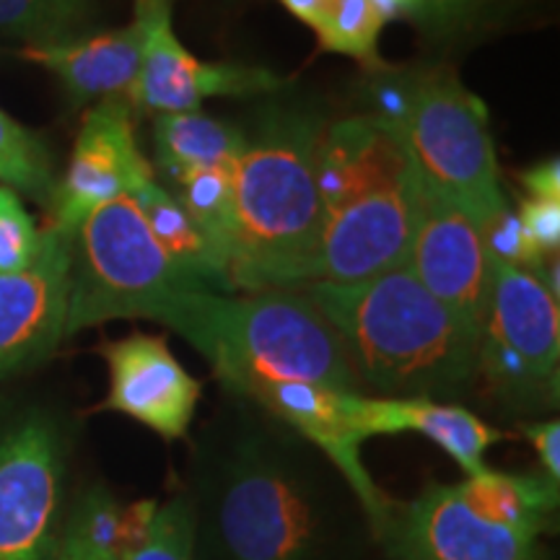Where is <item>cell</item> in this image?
Returning <instances> with one entry per match:
<instances>
[{
  "instance_id": "ffe728a7",
  "label": "cell",
  "mask_w": 560,
  "mask_h": 560,
  "mask_svg": "<svg viewBox=\"0 0 560 560\" xmlns=\"http://www.w3.org/2000/svg\"><path fill=\"white\" fill-rule=\"evenodd\" d=\"M153 145H156L153 172L164 179V185H170L185 172L236 164L244 149V130L215 120L200 109L172 112V115H159L153 122Z\"/></svg>"
},
{
  "instance_id": "5b68a950",
  "label": "cell",
  "mask_w": 560,
  "mask_h": 560,
  "mask_svg": "<svg viewBox=\"0 0 560 560\" xmlns=\"http://www.w3.org/2000/svg\"><path fill=\"white\" fill-rule=\"evenodd\" d=\"M149 319L190 342L229 395H240L255 382L363 389L338 332L304 291L179 289Z\"/></svg>"
},
{
  "instance_id": "7402d4cb",
  "label": "cell",
  "mask_w": 560,
  "mask_h": 560,
  "mask_svg": "<svg viewBox=\"0 0 560 560\" xmlns=\"http://www.w3.org/2000/svg\"><path fill=\"white\" fill-rule=\"evenodd\" d=\"M234 166H206L185 172L170 185V190L185 213L190 215L206 240L219 249L229 270L231 247H234L236 208H234Z\"/></svg>"
},
{
  "instance_id": "7a4b0ae2",
  "label": "cell",
  "mask_w": 560,
  "mask_h": 560,
  "mask_svg": "<svg viewBox=\"0 0 560 560\" xmlns=\"http://www.w3.org/2000/svg\"><path fill=\"white\" fill-rule=\"evenodd\" d=\"M346 348L361 387L380 397L465 395L478 382L480 332L397 265L361 283L304 289Z\"/></svg>"
},
{
  "instance_id": "d4e9b609",
  "label": "cell",
  "mask_w": 560,
  "mask_h": 560,
  "mask_svg": "<svg viewBox=\"0 0 560 560\" xmlns=\"http://www.w3.org/2000/svg\"><path fill=\"white\" fill-rule=\"evenodd\" d=\"M125 514L102 490L83 493L68 511L55 560H122Z\"/></svg>"
},
{
  "instance_id": "83f0119b",
  "label": "cell",
  "mask_w": 560,
  "mask_h": 560,
  "mask_svg": "<svg viewBox=\"0 0 560 560\" xmlns=\"http://www.w3.org/2000/svg\"><path fill=\"white\" fill-rule=\"evenodd\" d=\"M482 242H486L490 260L495 265H511V268L535 272L545 260H548V257L532 244L527 231H524L520 221V213H516V208H511L509 202L486 223V226H482Z\"/></svg>"
},
{
  "instance_id": "7c38bea8",
  "label": "cell",
  "mask_w": 560,
  "mask_h": 560,
  "mask_svg": "<svg viewBox=\"0 0 560 560\" xmlns=\"http://www.w3.org/2000/svg\"><path fill=\"white\" fill-rule=\"evenodd\" d=\"M402 265L465 325L475 332L482 330L493 285V260L482 242V229L467 210L433 190L423 177Z\"/></svg>"
},
{
  "instance_id": "836d02e7",
  "label": "cell",
  "mask_w": 560,
  "mask_h": 560,
  "mask_svg": "<svg viewBox=\"0 0 560 560\" xmlns=\"http://www.w3.org/2000/svg\"><path fill=\"white\" fill-rule=\"evenodd\" d=\"M371 3H374V9L380 11L384 24L397 19L416 21L418 16V0H371Z\"/></svg>"
},
{
  "instance_id": "52a82bcc",
  "label": "cell",
  "mask_w": 560,
  "mask_h": 560,
  "mask_svg": "<svg viewBox=\"0 0 560 560\" xmlns=\"http://www.w3.org/2000/svg\"><path fill=\"white\" fill-rule=\"evenodd\" d=\"M179 289H192L153 240L130 195L107 202L70 234L66 338L112 319H149Z\"/></svg>"
},
{
  "instance_id": "2e32d148",
  "label": "cell",
  "mask_w": 560,
  "mask_h": 560,
  "mask_svg": "<svg viewBox=\"0 0 560 560\" xmlns=\"http://www.w3.org/2000/svg\"><path fill=\"white\" fill-rule=\"evenodd\" d=\"M70 234L47 223L30 268L0 276V380L45 361L66 338Z\"/></svg>"
},
{
  "instance_id": "3957f363",
  "label": "cell",
  "mask_w": 560,
  "mask_h": 560,
  "mask_svg": "<svg viewBox=\"0 0 560 560\" xmlns=\"http://www.w3.org/2000/svg\"><path fill=\"white\" fill-rule=\"evenodd\" d=\"M314 170L322 202L314 283H361L402 265L420 174L397 130L371 115L325 120Z\"/></svg>"
},
{
  "instance_id": "e0dca14e",
  "label": "cell",
  "mask_w": 560,
  "mask_h": 560,
  "mask_svg": "<svg viewBox=\"0 0 560 560\" xmlns=\"http://www.w3.org/2000/svg\"><path fill=\"white\" fill-rule=\"evenodd\" d=\"M346 410L363 441L418 433L450 454L467 478L486 470V454L506 439V433L488 425L472 410L431 397H371L348 392Z\"/></svg>"
},
{
  "instance_id": "277c9868",
  "label": "cell",
  "mask_w": 560,
  "mask_h": 560,
  "mask_svg": "<svg viewBox=\"0 0 560 560\" xmlns=\"http://www.w3.org/2000/svg\"><path fill=\"white\" fill-rule=\"evenodd\" d=\"M322 122L310 112L272 109L244 132L234 166L231 293L304 291L317 280L322 202L314 153Z\"/></svg>"
},
{
  "instance_id": "8992f818",
  "label": "cell",
  "mask_w": 560,
  "mask_h": 560,
  "mask_svg": "<svg viewBox=\"0 0 560 560\" xmlns=\"http://www.w3.org/2000/svg\"><path fill=\"white\" fill-rule=\"evenodd\" d=\"M395 130L420 177L467 210L480 229L509 202L486 102L452 70H410Z\"/></svg>"
},
{
  "instance_id": "603a6c76",
  "label": "cell",
  "mask_w": 560,
  "mask_h": 560,
  "mask_svg": "<svg viewBox=\"0 0 560 560\" xmlns=\"http://www.w3.org/2000/svg\"><path fill=\"white\" fill-rule=\"evenodd\" d=\"M125 516L122 560H195L192 520L185 493L170 501L138 503Z\"/></svg>"
},
{
  "instance_id": "ba28073f",
  "label": "cell",
  "mask_w": 560,
  "mask_h": 560,
  "mask_svg": "<svg viewBox=\"0 0 560 560\" xmlns=\"http://www.w3.org/2000/svg\"><path fill=\"white\" fill-rule=\"evenodd\" d=\"M478 380L503 408L550 410L560 395V306L535 272L493 262Z\"/></svg>"
},
{
  "instance_id": "9a60e30c",
  "label": "cell",
  "mask_w": 560,
  "mask_h": 560,
  "mask_svg": "<svg viewBox=\"0 0 560 560\" xmlns=\"http://www.w3.org/2000/svg\"><path fill=\"white\" fill-rule=\"evenodd\" d=\"M348 392L322 387L312 382H255L236 397L255 402L257 408L299 433L330 459V465L342 475L371 527L374 540H380L384 524L395 501L371 478L363 465V441L350 423L346 410Z\"/></svg>"
},
{
  "instance_id": "1f68e13d",
  "label": "cell",
  "mask_w": 560,
  "mask_h": 560,
  "mask_svg": "<svg viewBox=\"0 0 560 560\" xmlns=\"http://www.w3.org/2000/svg\"><path fill=\"white\" fill-rule=\"evenodd\" d=\"M520 182L532 200H560V161L552 156L529 166L520 172Z\"/></svg>"
},
{
  "instance_id": "ac0fdd59",
  "label": "cell",
  "mask_w": 560,
  "mask_h": 560,
  "mask_svg": "<svg viewBox=\"0 0 560 560\" xmlns=\"http://www.w3.org/2000/svg\"><path fill=\"white\" fill-rule=\"evenodd\" d=\"M26 62L50 70L73 104L128 100L143 58V30L136 19L109 32H94L62 45L24 47Z\"/></svg>"
},
{
  "instance_id": "5bb4252c",
  "label": "cell",
  "mask_w": 560,
  "mask_h": 560,
  "mask_svg": "<svg viewBox=\"0 0 560 560\" xmlns=\"http://www.w3.org/2000/svg\"><path fill=\"white\" fill-rule=\"evenodd\" d=\"M100 355L109 376L100 410L136 420L164 441L187 439L202 384L177 361L164 335L130 332L102 342Z\"/></svg>"
},
{
  "instance_id": "484cf974",
  "label": "cell",
  "mask_w": 560,
  "mask_h": 560,
  "mask_svg": "<svg viewBox=\"0 0 560 560\" xmlns=\"http://www.w3.org/2000/svg\"><path fill=\"white\" fill-rule=\"evenodd\" d=\"M384 21L371 0H330L317 32L319 50L346 55L361 62L363 68L380 70V34Z\"/></svg>"
},
{
  "instance_id": "cb8c5ba5",
  "label": "cell",
  "mask_w": 560,
  "mask_h": 560,
  "mask_svg": "<svg viewBox=\"0 0 560 560\" xmlns=\"http://www.w3.org/2000/svg\"><path fill=\"white\" fill-rule=\"evenodd\" d=\"M0 185L26 195L47 210L58 185L55 156L45 138L24 128L3 109H0Z\"/></svg>"
},
{
  "instance_id": "6da1fadb",
  "label": "cell",
  "mask_w": 560,
  "mask_h": 560,
  "mask_svg": "<svg viewBox=\"0 0 560 560\" xmlns=\"http://www.w3.org/2000/svg\"><path fill=\"white\" fill-rule=\"evenodd\" d=\"M229 397L192 450L195 560H363L374 535L330 459L255 402Z\"/></svg>"
},
{
  "instance_id": "f1b7e54d",
  "label": "cell",
  "mask_w": 560,
  "mask_h": 560,
  "mask_svg": "<svg viewBox=\"0 0 560 560\" xmlns=\"http://www.w3.org/2000/svg\"><path fill=\"white\" fill-rule=\"evenodd\" d=\"M499 0H418L416 21L431 34H450L470 30Z\"/></svg>"
},
{
  "instance_id": "8fae6325",
  "label": "cell",
  "mask_w": 560,
  "mask_h": 560,
  "mask_svg": "<svg viewBox=\"0 0 560 560\" xmlns=\"http://www.w3.org/2000/svg\"><path fill=\"white\" fill-rule=\"evenodd\" d=\"M174 0H132L143 30V58L128 102L153 115L195 112L210 96H260L280 89V75L244 62H206L182 45L172 24Z\"/></svg>"
},
{
  "instance_id": "4dcf8cb0",
  "label": "cell",
  "mask_w": 560,
  "mask_h": 560,
  "mask_svg": "<svg viewBox=\"0 0 560 560\" xmlns=\"http://www.w3.org/2000/svg\"><path fill=\"white\" fill-rule=\"evenodd\" d=\"M522 433H524V439L535 446L537 459H540V472L550 482L560 486V423H558V418L524 423Z\"/></svg>"
},
{
  "instance_id": "f546056e",
  "label": "cell",
  "mask_w": 560,
  "mask_h": 560,
  "mask_svg": "<svg viewBox=\"0 0 560 560\" xmlns=\"http://www.w3.org/2000/svg\"><path fill=\"white\" fill-rule=\"evenodd\" d=\"M527 236L545 257L558 255L560 247V200L524 198L516 208Z\"/></svg>"
},
{
  "instance_id": "4316f807",
  "label": "cell",
  "mask_w": 560,
  "mask_h": 560,
  "mask_svg": "<svg viewBox=\"0 0 560 560\" xmlns=\"http://www.w3.org/2000/svg\"><path fill=\"white\" fill-rule=\"evenodd\" d=\"M42 229L19 192L0 185V276L19 272L37 260Z\"/></svg>"
},
{
  "instance_id": "9c48e42d",
  "label": "cell",
  "mask_w": 560,
  "mask_h": 560,
  "mask_svg": "<svg viewBox=\"0 0 560 560\" xmlns=\"http://www.w3.org/2000/svg\"><path fill=\"white\" fill-rule=\"evenodd\" d=\"M68 439L42 408L0 410V560H55L66 529Z\"/></svg>"
},
{
  "instance_id": "44dd1931",
  "label": "cell",
  "mask_w": 560,
  "mask_h": 560,
  "mask_svg": "<svg viewBox=\"0 0 560 560\" xmlns=\"http://www.w3.org/2000/svg\"><path fill=\"white\" fill-rule=\"evenodd\" d=\"M102 21L96 0H0V39L47 47L94 34Z\"/></svg>"
},
{
  "instance_id": "4fadbf2b",
  "label": "cell",
  "mask_w": 560,
  "mask_h": 560,
  "mask_svg": "<svg viewBox=\"0 0 560 560\" xmlns=\"http://www.w3.org/2000/svg\"><path fill=\"white\" fill-rule=\"evenodd\" d=\"M156 179L140 151L128 100H104L83 117L68 170L58 177L50 226L73 234L94 210Z\"/></svg>"
},
{
  "instance_id": "30bf717a",
  "label": "cell",
  "mask_w": 560,
  "mask_h": 560,
  "mask_svg": "<svg viewBox=\"0 0 560 560\" xmlns=\"http://www.w3.org/2000/svg\"><path fill=\"white\" fill-rule=\"evenodd\" d=\"M542 535L486 514L459 482H431L389 511L380 542L395 560H542Z\"/></svg>"
},
{
  "instance_id": "d6a6232c",
  "label": "cell",
  "mask_w": 560,
  "mask_h": 560,
  "mask_svg": "<svg viewBox=\"0 0 560 560\" xmlns=\"http://www.w3.org/2000/svg\"><path fill=\"white\" fill-rule=\"evenodd\" d=\"M293 19H299L301 24H306L310 30H317L322 16H325L330 0H278Z\"/></svg>"
},
{
  "instance_id": "d6986e66",
  "label": "cell",
  "mask_w": 560,
  "mask_h": 560,
  "mask_svg": "<svg viewBox=\"0 0 560 560\" xmlns=\"http://www.w3.org/2000/svg\"><path fill=\"white\" fill-rule=\"evenodd\" d=\"M130 198L138 202L153 240L192 289L231 293L229 270L219 249L206 240V234L195 226L185 208L159 179L143 185Z\"/></svg>"
}]
</instances>
